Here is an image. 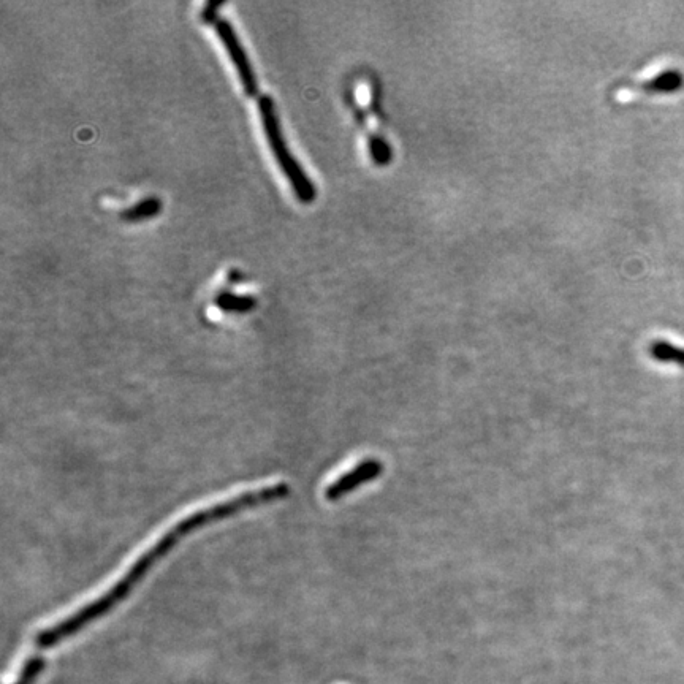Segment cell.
<instances>
[{
  "label": "cell",
  "mask_w": 684,
  "mask_h": 684,
  "mask_svg": "<svg viewBox=\"0 0 684 684\" xmlns=\"http://www.w3.org/2000/svg\"><path fill=\"white\" fill-rule=\"evenodd\" d=\"M382 472H384V463L382 461L374 460V458L361 461L352 471L341 475L339 479L328 485L327 490H325V499L330 502L339 501V499L344 498L347 494L360 488L361 485L376 480L377 477L382 475Z\"/></svg>",
  "instance_id": "cell-4"
},
{
  "label": "cell",
  "mask_w": 684,
  "mask_h": 684,
  "mask_svg": "<svg viewBox=\"0 0 684 684\" xmlns=\"http://www.w3.org/2000/svg\"><path fill=\"white\" fill-rule=\"evenodd\" d=\"M216 304L222 311L247 312L255 306V300L251 297H241L235 293L224 292L216 298Z\"/></svg>",
  "instance_id": "cell-8"
},
{
  "label": "cell",
  "mask_w": 684,
  "mask_h": 684,
  "mask_svg": "<svg viewBox=\"0 0 684 684\" xmlns=\"http://www.w3.org/2000/svg\"><path fill=\"white\" fill-rule=\"evenodd\" d=\"M46 661L42 654H34L31 658L26 659L23 664V669L19 673L18 680L13 684H34L37 678L42 675L45 670Z\"/></svg>",
  "instance_id": "cell-9"
},
{
  "label": "cell",
  "mask_w": 684,
  "mask_h": 684,
  "mask_svg": "<svg viewBox=\"0 0 684 684\" xmlns=\"http://www.w3.org/2000/svg\"><path fill=\"white\" fill-rule=\"evenodd\" d=\"M259 111L263 130H265L266 138H268V145L273 151L274 159L278 160L282 173H284L285 178L289 179L290 186L293 187L301 202L311 203L316 198V187L287 148L270 95H263L262 99L259 100Z\"/></svg>",
  "instance_id": "cell-2"
},
{
  "label": "cell",
  "mask_w": 684,
  "mask_h": 684,
  "mask_svg": "<svg viewBox=\"0 0 684 684\" xmlns=\"http://www.w3.org/2000/svg\"><path fill=\"white\" fill-rule=\"evenodd\" d=\"M289 493L290 487L287 483H276L271 487L247 491V493L236 496L230 501L221 502V504L211 506L209 509L192 513L183 521H179L178 525L173 526L154 547L146 551L145 555H141L137 559V563L133 564L127 570V574L113 588L108 589L107 593L100 596L99 599H95L91 604L84 605L78 612L73 613L69 618H65L61 623L38 632L37 637H35V646L40 650H50V648H54L64 640L83 631L84 627L94 623L95 620L108 615L114 607H118L122 601H126L129 594L132 593V589L145 578V575L159 563L160 559L165 558L178 545L179 540H183L184 537L192 534L195 529L203 528V526L211 525V523H216V521L224 520L227 517H233L236 513L244 512V510L255 509V507L263 506V504H270V502L287 498Z\"/></svg>",
  "instance_id": "cell-1"
},
{
  "label": "cell",
  "mask_w": 684,
  "mask_h": 684,
  "mask_svg": "<svg viewBox=\"0 0 684 684\" xmlns=\"http://www.w3.org/2000/svg\"><path fill=\"white\" fill-rule=\"evenodd\" d=\"M222 5H224L222 2H208L206 7L202 10V18H205L206 21H216L217 10H219Z\"/></svg>",
  "instance_id": "cell-10"
},
{
  "label": "cell",
  "mask_w": 684,
  "mask_h": 684,
  "mask_svg": "<svg viewBox=\"0 0 684 684\" xmlns=\"http://www.w3.org/2000/svg\"><path fill=\"white\" fill-rule=\"evenodd\" d=\"M214 27H216L217 34H219L222 43H224L228 56L232 57L236 72L240 75L244 92L254 97L259 92V83H257V76H255L251 62H249V57H247L246 51H244L243 45H241L240 38L233 31L232 24L228 23L227 19L217 18L214 21Z\"/></svg>",
  "instance_id": "cell-3"
},
{
  "label": "cell",
  "mask_w": 684,
  "mask_h": 684,
  "mask_svg": "<svg viewBox=\"0 0 684 684\" xmlns=\"http://www.w3.org/2000/svg\"><path fill=\"white\" fill-rule=\"evenodd\" d=\"M650 357L662 365L678 366L684 371V347L667 339H654L648 347Z\"/></svg>",
  "instance_id": "cell-6"
},
{
  "label": "cell",
  "mask_w": 684,
  "mask_h": 684,
  "mask_svg": "<svg viewBox=\"0 0 684 684\" xmlns=\"http://www.w3.org/2000/svg\"><path fill=\"white\" fill-rule=\"evenodd\" d=\"M683 81V75L678 70L669 69L653 76L650 80L632 84L627 91L640 92V94H670V92L678 91L683 86Z\"/></svg>",
  "instance_id": "cell-5"
},
{
  "label": "cell",
  "mask_w": 684,
  "mask_h": 684,
  "mask_svg": "<svg viewBox=\"0 0 684 684\" xmlns=\"http://www.w3.org/2000/svg\"><path fill=\"white\" fill-rule=\"evenodd\" d=\"M159 211V198L149 197L124 211L122 219H126V221H143V219H148V217L156 216Z\"/></svg>",
  "instance_id": "cell-7"
}]
</instances>
